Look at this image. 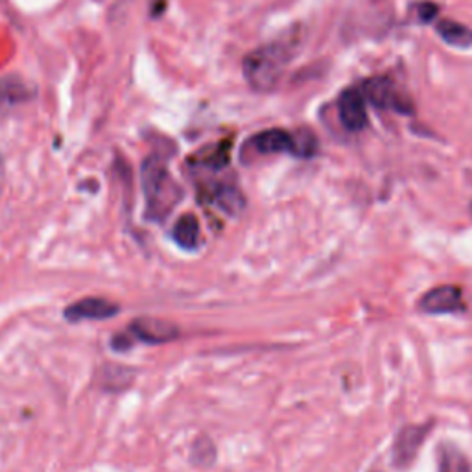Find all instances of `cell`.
I'll return each mask as SVG.
<instances>
[{
  "label": "cell",
  "instance_id": "4",
  "mask_svg": "<svg viewBox=\"0 0 472 472\" xmlns=\"http://www.w3.org/2000/svg\"><path fill=\"white\" fill-rule=\"evenodd\" d=\"M364 97L380 109H393V111H399V113H412L414 106L412 102L401 95V91L397 89L395 82L391 80V77L385 76H376L371 77L364 84Z\"/></svg>",
  "mask_w": 472,
  "mask_h": 472
},
{
  "label": "cell",
  "instance_id": "14",
  "mask_svg": "<svg viewBox=\"0 0 472 472\" xmlns=\"http://www.w3.org/2000/svg\"><path fill=\"white\" fill-rule=\"evenodd\" d=\"M439 472H472L470 463L454 446H443L439 454Z\"/></svg>",
  "mask_w": 472,
  "mask_h": 472
},
{
  "label": "cell",
  "instance_id": "15",
  "mask_svg": "<svg viewBox=\"0 0 472 472\" xmlns=\"http://www.w3.org/2000/svg\"><path fill=\"white\" fill-rule=\"evenodd\" d=\"M200 161H201V165H205L209 169H214V170H220V169L227 167L229 161H231V142L225 140V142L214 146L212 151L203 153L200 157Z\"/></svg>",
  "mask_w": 472,
  "mask_h": 472
},
{
  "label": "cell",
  "instance_id": "5",
  "mask_svg": "<svg viewBox=\"0 0 472 472\" xmlns=\"http://www.w3.org/2000/svg\"><path fill=\"white\" fill-rule=\"evenodd\" d=\"M120 312V306L115 303L102 299V297H86L82 301H76L68 308H65V320L70 323L80 322H95V320H108Z\"/></svg>",
  "mask_w": 472,
  "mask_h": 472
},
{
  "label": "cell",
  "instance_id": "18",
  "mask_svg": "<svg viewBox=\"0 0 472 472\" xmlns=\"http://www.w3.org/2000/svg\"><path fill=\"white\" fill-rule=\"evenodd\" d=\"M470 212H472V205H470Z\"/></svg>",
  "mask_w": 472,
  "mask_h": 472
},
{
  "label": "cell",
  "instance_id": "1",
  "mask_svg": "<svg viewBox=\"0 0 472 472\" xmlns=\"http://www.w3.org/2000/svg\"><path fill=\"white\" fill-rule=\"evenodd\" d=\"M297 34H292L248 54L242 63L248 84L261 93L273 91L279 86L290 61L297 54Z\"/></svg>",
  "mask_w": 472,
  "mask_h": 472
},
{
  "label": "cell",
  "instance_id": "7",
  "mask_svg": "<svg viewBox=\"0 0 472 472\" xmlns=\"http://www.w3.org/2000/svg\"><path fill=\"white\" fill-rule=\"evenodd\" d=\"M129 334H133L135 338H139L144 344H169L180 338V329L165 320H157V318H139L131 323L129 327Z\"/></svg>",
  "mask_w": 472,
  "mask_h": 472
},
{
  "label": "cell",
  "instance_id": "8",
  "mask_svg": "<svg viewBox=\"0 0 472 472\" xmlns=\"http://www.w3.org/2000/svg\"><path fill=\"white\" fill-rule=\"evenodd\" d=\"M340 122L349 131H360L367 126V109H365V97L360 89H347L340 97L338 104Z\"/></svg>",
  "mask_w": 472,
  "mask_h": 472
},
{
  "label": "cell",
  "instance_id": "2",
  "mask_svg": "<svg viewBox=\"0 0 472 472\" xmlns=\"http://www.w3.org/2000/svg\"><path fill=\"white\" fill-rule=\"evenodd\" d=\"M142 189L149 220H165L181 200V189L159 157H148L142 165Z\"/></svg>",
  "mask_w": 472,
  "mask_h": 472
},
{
  "label": "cell",
  "instance_id": "11",
  "mask_svg": "<svg viewBox=\"0 0 472 472\" xmlns=\"http://www.w3.org/2000/svg\"><path fill=\"white\" fill-rule=\"evenodd\" d=\"M172 239L185 250L192 251L200 244V221L194 214L181 216L174 229H172Z\"/></svg>",
  "mask_w": 472,
  "mask_h": 472
},
{
  "label": "cell",
  "instance_id": "3",
  "mask_svg": "<svg viewBox=\"0 0 472 472\" xmlns=\"http://www.w3.org/2000/svg\"><path fill=\"white\" fill-rule=\"evenodd\" d=\"M250 146L261 153H292L295 157H312L318 151V139L312 131L304 129L299 133H290L286 129H266L250 140Z\"/></svg>",
  "mask_w": 472,
  "mask_h": 472
},
{
  "label": "cell",
  "instance_id": "16",
  "mask_svg": "<svg viewBox=\"0 0 472 472\" xmlns=\"http://www.w3.org/2000/svg\"><path fill=\"white\" fill-rule=\"evenodd\" d=\"M192 459H194V463H200V465L212 463V459H214V446H212L210 439L200 437L194 443V446H192Z\"/></svg>",
  "mask_w": 472,
  "mask_h": 472
},
{
  "label": "cell",
  "instance_id": "6",
  "mask_svg": "<svg viewBox=\"0 0 472 472\" xmlns=\"http://www.w3.org/2000/svg\"><path fill=\"white\" fill-rule=\"evenodd\" d=\"M430 432V425H410L403 428L393 445V463L399 468H406L417 456L423 441Z\"/></svg>",
  "mask_w": 472,
  "mask_h": 472
},
{
  "label": "cell",
  "instance_id": "13",
  "mask_svg": "<svg viewBox=\"0 0 472 472\" xmlns=\"http://www.w3.org/2000/svg\"><path fill=\"white\" fill-rule=\"evenodd\" d=\"M32 97V91L25 86V82L17 80V77H6L0 82V106L8 104H19Z\"/></svg>",
  "mask_w": 472,
  "mask_h": 472
},
{
  "label": "cell",
  "instance_id": "10",
  "mask_svg": "<svg viewBox=\"0 0 472 472\" xmlns=\"http://www.w3.org/2000/svg\"><path fill=\"white\" fill-rule=\"evenodd\" d=\"M209 196H210V201H212L218 209H221L225 214H231V216L239 214V212L244 209V205H246V200H244L242 192H241L239 189H236V187L225 185V183L216 185V187L210 190Z\"/></svg>",
  "mask_w": 472,
  "mask_h": 472
},
{
  "label": "cell",
  "instance_id": "9",
  "mask_svg": "<svg viewBox=\"0 0 472 472\" xmlns=\"http://www.w3.org/2000/svg\"><path fill=\"white\" fill-rule=\"evenodd\" d=\"M463 304L461 301V288L459 286H437L428 292L419 306L423 312L428 313H448L459 310Z\"/></svg>",
  "mask_w": 472,
  "mask_h": 472
},
{
  "label": "cell",
  "instance_id": "12",
  "mask_svg": "<svg viewBox=\"0 0 472 472\" xmlns=\"http://www.w3.org/2000/svg\"><path fill=\"white\" fill-rule=\"evenodd\" d=\"M437 34L439 37H443V41L450 46H459V48H468L472 46V28L461 25V23H456V21H448V19H443L439 25H437Z\"/></svg>",
  "mask_w": 472,
  "mask_h": 472
},
{
  "label": "cell",
  "instance_id": "17",
  "mask_svg": "<svg viewBox=\"0 0 472 472\" xmlns=\"http://www.w3.org/2000/svg\"><path fill=\"white\" fill-rule=\"evenodd\" d=\"M437 12H439V6L434 5V3H430V0H428V3H421V5L417 6V15H419V19H421L423 23L434 19V17L437 15Z\"/></svg>",
  "mask_w": 472,
  "mask_h": 472
}]
</instances>
